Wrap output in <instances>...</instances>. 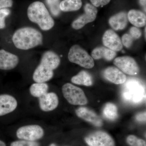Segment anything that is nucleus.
Listing matches in <instances>:
<instances>
[{
	"instance_id": "nucleus-1",
	"label": "nucleus",
	"mask_w": 146,
	"mask_h": 146,
	"mask_svg": "<svg viewBox=\"0 0 146 146\" xmlns=\"http://www.w3.org/2000/svg\"><path fill=\"white\" fill-rule=\"evenodd\" d=\"M12 39L17 48L27 50L42 45L43 36L40 31L34 28L24 27L14 32Z\"/></svg>"
},
{
	"instance_id": "nucleus-2",
	"label": "nucleus",
	"mask_w": 146,
	"mask_h": 146,
	"mask_svg": "<svg viewBox=\"0 0 146 146\" xmlns=\"http://www.w3.org/2000/svg\"><path fill=\"white\" fill-rule=\"evenodd\" d=\"M27 16L30 21L37 24L42 30H50L54 26L53 19L45 5L41 2H34L29 6Z\"/></svg>"
},
{
	"instance_id": "nucleus-3",
	"label": "nucleus",
	"mask_w": 146,
	"mask_h": 146,
	"mask_svg": "<svg viewBox=\"0 0 146 146\" xmlns=\"http://www.w3.org/2000/svg\"><path fill=\"white\" fill-rule=\"evenodd\" d=\"M121 91L123 99L132 104H138L145 98V88L142 82L136 78L126 80Z\"/></svg>"
},
{
	"instance_id": "nucleus-4",
	"label": "nucleus",
	"mask_w": 146,
	"mask_h": 146,
	"mask_svg": "<svg viewBox=\"0 0 146 146\" xmlns=\"http://www.w3.org/2000/svg\"><path fill=\"white\" fill-rule=\"evenodd\" d=\"M68 59L71 63H75L86 69L94 68V59L86 51L78 45L72 46L68 55Z\"/></svg>"
},
{
	"instance_id": "nucleus-5",
	"label": "nucleus",
	"mask_w": 146,
	"mask_h": 146,
	"mask_svg": "<svg viewBox=\"0 0 146 146\" xmlns=\"http://www.w3.org/2000/svg\"><path fill=\"white\" fill-rule=\"evenodd\" d=\"M63 96L69 104L73 105H84L88 100L83 90L71 83L65 84L62 86Z\"/></svg>"
},
{
	"instance_id": "nucleus-6",
	"label": "nucleus",
	"mask_w": 146,
	"mask_h": 146,
	"mask_svg": "<svg viewBox=\"0 0 146 146\" xmlns=\"http://www.w3.org/2000/svg\"><path fill=\"white\" fill-rule=\"evenodd\" d=\"M16 134L18 138L21 140L35 141L44 136V131L41 126L29 125L19 128L16 131Z\"/></svg>"
},
{
	"instance_id": "nucleus-7",
	"label": "nucleus",
	"mask_w": 146,
	"mask_h": 146,
	"mask_svg": "<svg viewBox=\"0 0 146 146\" xmlns=\"http://www.w3.org/2000/svg\"><path fill=\"white\" fill-rule=\"evenodd\" d=\"M85 141L89 146H115V142L109 134L102 131H97L87 135Z\"/></svg>"
},
{
	"instance_id": "nucleus-8",
	"label": "nucleus",
	"mask_w": 146,
	"mask_h": 146,
	"mask_svg": "<svg viewBox=\"0 0 146 146\" xmlns=\"http://www.w3.org/2000/svg\"><path fill=\"white\" fill-rule=\"evenodd\" d=\"M114 64L124 73L129 75H136L140 71L139 66L136 61L129 56L117 58L114 60Z\"/></svg>"
},
{
	"instance_id": "nucleus-9",
	"label": "nucleus",
	"mask_w": 146,
	"mask_h": 146,
	"mask_svg": "<svg viewBox=\"0 0 146 146\" xmlns=\"http://www.w3.org/2000/svg\"><path fill=\"white\" fill-rule=\"evenodd\" d=\"M97 13L98 10L95 7L87 4L84 7V13L73 22L72 27L76 30L82 28L86 24L95 21Z\"/></svg>"
},
{
	"instance_id": "nucleus-10",
	"label": "nucleus",
	"mask_w": 146,
	"mask_h": 146,
	"mask_svg": "<svg viewBox=\"0 0 146 146\" xmlns=\"http://www.w3.org/2000/svg\"><path fill=\"white\" fill-rule=\"evenodd\" d=\"M59 100L54 92H48L39 98V104L40 109L43 112L52 111L57 108Z\"/></svg>"
},
{
	"instance_id": "nucleus-11",
	"label": "nucleus",
	"mask_w": 146,
	"mask_h": 146,
	"mask_svg": "<svg viewBox=\"0 0 146 146\" xmlns=\"http://www.w3.org/2000/svg\"><path fill=\"white\" fill-rule=\"evenodd\" d=\"M19 62V58L16 54L4 49L0 50V70H13L17 67Z\"/></svg>"
},
{
	"instance_id": "nucleus-12",
	"label": "nucleus",
	"mask_w": 146,
	"mask_h": 146,
	"mask_svg": "<svg viewBox=\"0 0 146 146\" xmlns=\"http://www.w3.org/2000/svg\"><path fill=\"white\" fill-rule=\"evenodd\" d=\"M78 117L88 122L95 126L100 127L103 124L102 120L96 112L86 107L79 108L76 110Z\"/></svg>"
},
{
	"instance_id": "nucleus-13",
	"label": "nucleus",
	"mask_w": 146,
	"mask_h": 146,
	"mask_svg": "<svg viewBox=\"0 0 146 146\" xmlns=\"http://www.w3.org/2000/svg\"><path fill=\"white\" fill-rule=\"evenodd\" d=\"M18 103L15 97L9 94L0 95V117L13 112Z\"/></svg>"
},
{
	"instance_id": "nucleus-14",
	"label": "nucleus",
	"mask_w": 146,
	"mask_h": 146,
	"mask_svg": "<svg viewBox=\"0 0 146 146\" xmlns=\"http://www.w3.org/2000/svg\"><path fill=\"white\" fill-rule=\"evenodd\" d=\"M102 41L105 46L115 51L121 50L123 48L121 40L118 35L112 30H108L105 32Z\"/></svg>"
},
{
	"instance_id": "nucleus-15",
	"label": "nucleus",
	"mask_w": 146,
	"mask_h": 146,
	"mask_svg": "<svg viewBox=\"0 0 146 146\" xmlns=\"http://www.w3.org/2000/svg\"><path fill=\"white\" fill-rule=\"evenodd\" d=\"M104 76L108 80L115 84H123L126 80V76L117 68L110 67L104 71Z\"/></svg>"
},
{
	"instance_id": "nucleus-16",
	"label": "nucleus",
	"mask_w": 146,
	"mask_h": 146,
	"mask_svg": "<svg viewBox=\"0 0 146 146\" xmlns=\"http://www.w3.org/2000/svg\"><path fill=\"white\" fill-rule=\"evenodd\" d=\"M60 62V58L58 54L52 51H48L42 55L40 63L53 71L59 66Z\"/></svg>"
},
{
	"instance_id": "nucleus-17",
	"label": "nucleus",
	"mask_w": 146,
	"mask_h": 146,
	"mask_svg": "<svg viewBox=\"0 0 146 146\" xmlns=\"http://www.w3.org/2000/svg\"><path fill=\"white\" fill-rule=\"evenodd\" d=\"M53 76V71L47 70L39 64L35 70L33 79L35 82H46L50 80Z\"/></svg>"
},
{
	"instance_id": "nucleus-18",
	"label": "nucleus",
	"mask_w": 146,
	"mask_h": 146,
	"mask_svg": "<svg viewBox=\"0 0 146 146\" xmlns=\"http://www.w3.org/2000/svg\"><path fill=\"white\" fill-rule=\"evenodd\" d=\"M116 53L115 51L104 47H98L93 50L91 56L93 59L104 58L107 60H111L115 57Z\"/></svg>"
},
{
	"instance_id": "nucleus-19",
	"label": "nucleus",
	"mask_w": 146,
	"mask_h": 146,
	"mask_svg": "<svg viewBox=\"0 0 146 146\" xmlns=\"http://www.w3.org/2000/svg\"><path fill=\"white\" fill-rule=\"evenodd\" d=\"M109 23L115 30H123L125 28L127 24V18L125 12H120L109 19Z\"/></svg>"
},
{
	"instance_id": "nucleus-20",
	"label": "nucleus",
	"mask_w": 146,
	"mask_h": 146,
	"mask_svg": "<svg viewBox=\"0 0 146 146\" xmlns=\"http://www.w3.org/2000/svg\"><path fill=\"white\" fill-rule=\"evenodd\" d=\"M129 21L135 27H141L145 26L146 15L139 11L131 10L128 13Z\"/></svg>"
},
{
	"instance_id": "nucleus-21",
	"label": "nucleus",
	"mask_w": 146,
	"mask_h": 146,
	"mask_svg": "<svg viewBox=\"0 0 146 146\" xmlns=\"http://www.w3.org/2000/svg\"><path fill=\"white\" fill-rule=\"evenodd\" d=\"M71 82L75 84L86 86H91L93 83V78L91 74L85 71H82L72 77Z\"/></svg>"
},
{
	"instance_id": "nucleus-22",
	"label": "nucleus",
	"mask_w": 146,
	"mask_h": 146,
	"mask_svg": "<svg viewBox=\"0 0 146 146\" xmlns=\"http://www.w3.org/2000/svg\"><path fill=\"white\" fill-rule=\"evenodd\" d=\"M49 86L46 82H35L30 87L31 95L34 98H41L48 93Z\"/></svg>"
},
{
	"instance_id": "nucleus-23",
	"label": "nucleus",
	"mask_w": 146,
	"mask_h": 146,
	"mask_svg": "<svg viewBox=\"0 0 146 146\" xmlns=\"http://www.w3.org/2000/svg\"><path fill=\"white\" fill-rule=\"evenodd\" d=\"M104 117L110 121H114L118 117V108L116 105L112 103L106 104L103 108Z\"/></svg>"
},
{
	"instance_id": "nucleus-24",
	"label": "nucleus",
	"mask_w": 146,
	"mask_h": 146,
	"mask_svg": "<svg viewBox=\"0 0 146 146\" xmlns=\"http://www.w3.org/2000/svg\"><path fill=\"white\" fill-rule=\"evenodd\" d=\"M82 5L81 0H63L60 3V10L62 11H75L78 10Z\"/></svg>"
},
{
	"instance_id": "nucleus-25",
	"label": "nucleus",
	"mask_w": 146,
	"mask_h": 146,
	"mask_svg": "<svg viewBox=\"0 0 146 146\" xmlns=\"http://www.w3.org/2000/svg\"><path fill=\"white\" fill-rule=\"evenodd\" d=\"M52 13L54 16H57L60 13V0H46Z\"/></svg>"
},
{
	"instance_id": "nucleus-26",
	"label": "nucleus",
	"mask_w": 146,
	"mask_h": 146,
	"mask_svg": "<svg viewBox=\"0 0 146 146\" xmlns=\"http://www.w3.org/2000/svg\"><path fill=\"white\" fill-rule=\"evenodd\" d=\"M127 142L130 146H146V142L134 135H129L127 138Z\"/></svg>"
},
{
	"instance_id": "nucleus-27",
	"label": "nucleus",
	"mask_w": 146,
	"mask_h": 146,
	"mask_svg": "<svg viewBox=\"0 0 146 146\" xmlns=\"http://www.w3.org/2000/svg\"><path fill=\"white\" fill-rule=\"evenodd\" d=\"M10 13V10L8 9H0V29H3L5 27V18L9 16Z\"/></svg>"
},
{
	"instance_id": "nucleus-28",
	"label": "nucleus",
	"mask_w": 146,
	"mask_h": 146,
	"mask_svg": "<svg viewBox=\"0 0 146 146\" xmlns=\"http://www.w3.org/2000/svg\"><path fill=\"white\" fill-rule=\"evenodd\" d=\"M10 146H39V144L35 141L21 140L14 141L11 144Z\"/></svg>"
},
{
	"instance_id": "nucleus-29",
	"label": "nucleus",
	"mask_w": 146,
	"mask_h": 146,
	"mask_svg": "<svg viewBox=\"0 0 146 146\" xmlns=\"http://www.w3.org/2000/svg\"><path fill=\"white\" fill-rule=\"evenodd\" d=\"M133 38L130 34H125L122 37V43L125 46L129 48L131 47L133 42Z\"/></svg>"
},
{
	"instance_id": "nucleus-30",
	"label": "nucleus",
	"mask_w": 146,
	"mask_h": 146,
	"mask_svg": "<svg viewBox=\"0 0 146 146\" xmlns=\"http://www.w3.org/2000/svg\"><path fill=\"white\" fill-rule=\"evenodd\" d=\"M129 33L133 39H139L142 35L141 31L136 27L131 28L129 30Z\"/></svg>"
},
{
	"instance_id": "nucleus-31",
	"label": "nucleus",
	"mask_w": 146,
	"mask_h": 146,
	"mask_svg": "<svg viewBox=\"0 0 146 146\" xmlns=\"http://www.w3.org/2000/svg\"><path fill=\"white\" fill-rule=\"evenodd\" d=\"M13 4L12 0H0V9L11 7Z\"/></svg>"
},
{
	"instance_id": "nucleus-32",
	"label": "nucleus",
	"mask_w": 146,
	"mask_h": 146,
	"mask_svg": "<svg viewBox=\"0 0 146 146\" xmlns=\"http://www.w3.org/2000/svg\"><path fill=\"white\" fill-rule=\"evenodd\" d=\"M91 3L94 6L99 7L100 6H104L108 4L110 0H90Z\"/></svg>"
},
{
	"instance_id": "nucleus-33",
	"label": "nucleus",
	"mask_w": 146,
	"mask_h": 146,
	"mask_svg": "<svg viewBox=\"0 0 146 146\" xmlns=\"http://www.w3.org/2000/svg\"><path fill=\"white\" fill-rule=\"evenodd\" d=\"M136 119L139 122L146 121V112L138 113L136 115Z\"/></svg>"
},
{
	"instance_id": "nucleus-34",
	"label": "nucleus",
	"mask_w": 146,
	"mask_h": 146,
	"mask_svg": "<svg viewBox=\"0 0 146 146\" xmlns=\"http://www.w3.org/2000/svg\"><path fill=\"white\" fill-rule=\"evenodd\" d=\"M140 3L142 6L146 8V0H139Z\"/></svg>"
},
{
	"instance_id": "nucleus-35",
	"label": "nucleus",
	"mask_w": 146,
	"mask_h": 146,
	"mask_svg": "<svg viewBox=\"0 0 146 146\" xmlns=\"http://www.w3.org/2000/svg\"><path fill=\"white\" fill-rule=\"evenodd\" d=\"M0 146H6L4 142L0 140Z\"/></svg>"
},
{
	"instance_id": "nucleus-36",
	"label": "nucleus",
	"mask_w": 146,
	"mask_h": 146,
	"mask_svg": "<svg viewBox=\"0 0 146 146\" xmlns=\"http://www.w3.org/2000/svg\"><path fill=\"white\" fill-rule=\"evenodd\" d=\"M49 146H57L56 145V144H55L54 143H52Z\"/></svg>"
}]
</instances>
